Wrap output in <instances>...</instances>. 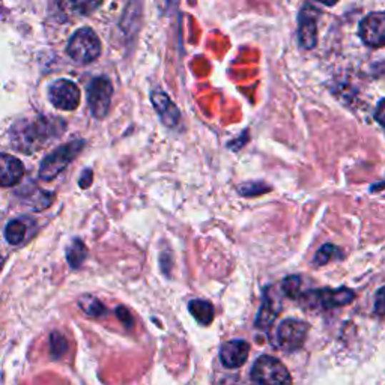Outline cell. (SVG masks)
Instances as JSON below:
<instances>
[{
	"mask_svg": "<svg viewBox=\"0 0 385 385\" xmlns=\"http://www.w3.org/2000/svg\"><path fill=\"white\" fill-rule=\"evenodd\" d=\"M62 119H47L38 118L31 122L17 124L12 130V146L23 152H35L39 148L46 146L49 140L61 136L62 130H58V125H64Z\"/></svg>",
	"mask_w": 385,
	"mask_h": 385,
	"instance_id": "cell-1",
	"label": "cell"
},
{
	"mask_svg": "<svg viewBox=\"0 0 385 385\" xmlns=\"http://www.w3.org/2000/svg\"><path fill=\"white\" fill-rule=\"evenodd\" d=\"M251 379L259 385H292V376L286 366L271 355H261L254 361Z\"/></svg>",
	"mask_w": 385,
	"mask_h": 385,
	"instance_id": "cell-2",
	"label": "cell"
},
{
	"mask_svg": "<svg viewBox=\"0 0 385 385\" xmlns=\"http://www.w3.org/2000/svg\"><path fill=\"white\" fill-rule=\"evenodd\" d=\"M66 53L77 64H91L101 54V42L92 29L83 27L69 38Z\"/></svg>",
	"mask_w": 385,
	"mask_h": 385,
	"instance_id": "cell-3",
	"label": "cell"
},
{
	"mask_svg": "<svg viewBox=\"0 0 385 385\" xmlns=\"http://www.w3.org/2000/svg\"><path fill=\"white\" fill-rule=\"evenodd\" d=\"M83 146V140H74L68 145L54 149V152H51L47 159L41 163L39 178L42 181H51L53 178L58 176L61 172H64V169H66L68 164L73 163V160L81 152Z\"/></svg>",
	"mask_w": 385,
	"mask_h": 385,
	"instance_id": "cell-4",
	"label": "cell"
},
{
	"mask_svg": "<svg viewBox=\"0 0 385 385\" xmlns=\"http://www.w3.org/2000/svg\"><path fill=\"white\" fill-rule=\"evenodd\" d=\"M309 334V324L299 319H286L283 321L276 334L277 346L286 352L298 351L303 348Z\"/></svg>",
	"mask_w": 385,
	"mask_h": 385,
	"instance_id": "cell-5",
	"label": "cell"
},
{
	"mask_svg": "<svg viewBox=\"0 0 385 385\" xmlns=\"http://www.w3.org/2000/svg\"><path fill=\"white\" fill-rule=\"evenodd\" d=\"M304 303H309L310 307H322V309H334L348 306L355 299V292L348 288L340 289H321L310 291L303 295Z\"/></svg>",
	"mask_w": 385,
	"mask_h": 385,
	"instance_id": "cell-6",
	"label": "cell"
},
{
	"mask_svg": "<svg viewBox=\"0 0 385 385\" xmlns=\"http://www.w3.org/2000/svg\"><path fill=\"white\" fill-rule=\"evenodd\" d=\"M113 86L111 81L107 77H96L88 86V103L91 107L92 115L98 119H101L107 115L111 103Z\"/></svg>",
	"mask_w": 385,
	"mask_h": 385,
	"instance_id": "cell-7",
	"label": "cell"
},
{
	"mask_svg": "<svg viewBox=\"0 0 385 385\" xmlns=\"http://www.w3.org/2000/svg\"><path fill=\"white\" fill-rule=\"evenodd\" d=\"M49 96L51 104L59 110H74L80 103V89L71 80H58L50 84Z\"/></svg>",
	"mask_w": 385,
	"mask_h": 385,
	"instance_id": "cell-8",
	"label": "cell"
},
{
	"mask_svg": "<svg viewBox=\"0 0 385 385\" xmlns=\"http://www.w3.org/2000/svg\"><path fill=\"white\" fill-rule=\"evenodd\" d=\"M360 36L369 47L385 46V11L370 12L360 23Z\"/></svg>",
	"mask_w": 385,
	"mask_h": 385,
	"instance_id": "cell-9",
	"label": "cell"
},
{
	"mask_svg": "<svg viewBox=\"0 0 385 385\" xmlns=\"http://www.w3.org/2000/svg\"><path fill=\"white\" fill-rule=\"evenodd\" d=\"M319 16V11L309 4H306L299 12V44L307 50L316 47Z\"/></svg>",
	"mask_w": 385,
	"mask_h": 385,
	"instance_id": "cell-10",
	"label": "cell"
},
{
	"mask_svg": "<svg viewBox=\"0 0 385 385\" xmlns=\"http://www.w3.org/2000/svg\"><path fill=\"white\" fill-rule=\"evenodd\" d=\"M250 345L246 340H229L220 348L221 364L227 369H238L249 359Z\"/></svg>",
	"mask_w": 385,
	"mask_h": 385,
	"instance_id": "cell-11",
	"label": "cell"
},
{
	"mask_svg": "<svg viewBox=\"0 0 385 385\" xmlns=\"http://www.w3.org/2000/svg\"><path fill=\"white\" fill-rule=\"evenodd\" d=\"M24 176V166L16 156L0 152V187H14Z\"/></svg>",
	"mask_w": 385,
	"mask_h": 385,
	"instance_id": "cell-12",
	"label": "cell"
},
{
	"mask_svg": "<svg viewBox=\"0 0 385 385\" xmlns=\"http://www.w3.org/2000/svg\"><path fill=\"white\" fill-rule=\"evenodd\" d=\"M151 99H152V104H154L156 113H159L161 121L167 126H175L179 122V118H181L179 110L172 103V99H170L164 92H160V91L152 92Z\"/></svg>",
	"mask_w": 385,
	"mask_h": 385,
	"instance_id": "cell-13",
	"label": "cell"
},
{
	"mask_svg": "<svg viewBox=\"0 0 385 385\" xmlns=\"http://www.w3.org/2000/svg\"><path fill=\"white\" fill-rule=\"evenodd\" d=\"M279 311H280L279 299L276 296H273V294H271V291L268 289L265 294L264 304L258 313V318H256V326L264 331L269 330V328L274 325V322L279 316Z\"/></svg>",
	"mask_w": 385,
	"mask_h": 385,
	"instance_id": "cell-14",
	"label": "cell"
},
{
	"mask_svg": "<svg viewBox=\"0 0 385 385\" xmlns=\"http://www.w3.org/2000/svg\"><path fill=\"white\" fill-rule=\"evenodd\" d=\"M189 310L201 325H209L214 321V307L205 299H193L189 304Z\"/></svg>",
	"mask_w": 385,
	"mask_h": 385,
	"instance_id": "cell-15",
	"label": "cell"
},
{
	"mask_svg": "<svg viewBox=\"0 0 385 385\" xmlns=\"http://www.w3.org/2000/svg\"><path fill=\"white\" fill-rule=\"evenodd\" d=\"M5 238L11 246L21 244L26 238V226L19 220L9 221L5 229Z\"/></svg>",
	"mask_w": 385,
	"mask_h": 385,
	"instance_id": "cell-16",
	"label": "cell"
},
{
	"mask_svg": "<svg viewBox=\"0 0 385 385\" xmlns=\"http://www.w3.org/2000/svg\"><path fill=\"white\" fill-rule=\"evenodd\" d=\"M86 256H88V250H86V247H84V244L80 239H76L73 242V246L68 249V253H66L68 262L73 268L81 266L83 261L86 259Z\"/></svg>",
	"mask_w": 385,
	"mask_h": 385,
	"instance_id": "cell-17",
	"label": "cell"
},
{
	"mask_svg": "<svg viewBox=\"0 0 385 385\" xmlns=\"http://www.w3.org/2000/svg\"><path fill=\"white\" fill-rule=\"evenodd\" d=\"M79 303H80V307L83 309V311L89 316L98 318V316H103L106 313V307L94 296H83V298H80Z\"/></svg>",
	"mask_w": 385,
	"mask_h": 385,
	"instance_id": "cell-18",
	"label": "cell"
},
{
	"mask_svg": "<svg viewBox=\"0 0 385 385\" xmlns=\"http://www.w3.org/2000/svg\"><path fill=\"white\" fill-rule=\"evenodd\" d=\"M68 351V341L61 333H53L50 337V354L54 360H59Z\"/></svg>",
	"mask_w": 385,
	"mask_h": 385,
	"instance_id": "cell-19",
	"label": "cell"
},
{
	"mask_svg": "<svg viewBox=\"0 0 385 385\" xmlns=\"http://www.w3.org/2000/svg\"><path fill=\"white\" fill-rule=\"evenodd\" d=\"M281 291L286 296L298 298L299 292H301V279L298 276H289L283 280Z\"/></svg>",
	"mask_w": 385,
	"mask_h": 385,
	"instance_id": "cell-20",
	"label": "cell"
},
{
	"mask_svg": "<svg viewBox=\"0 0 385 385\" xmlns=\"http://www.w3.org/2000/svg\"><path fill=\"white\" fill-rule=\"evenodd\" d=\"M339 253H340V251H339L337 247H334V246H331V244H325V246H322V247L318 250V253H316V256H315V264H316L318 266L326 265V264L330 262L331 259H336Z\"/></svg>",
	"mask_w": 385,
	"mask_h": 385,
	"instance_id": "cell-21",
	"label": "cell"
},
{
	"mask_svg": "<svg viewBox=\"0 0 385 385\" xmlns=\"http://www.w3.org/2000/svg\"><path fill=\"white\" fill-rule=\"evenodd\" d=\"M375 313L379 316H385V286L375 295Z\"/></svg>",
	"mask_w": 385,
	"mask_h": 385,
	"instance_id": "cell-22",
	"label": "cell"
},
{
	"mask_svg": "<svg viewBox=\"0 0 385 385\" xmlns=\"http://www.w3.org/2000/svg\"><path fill=\"white\" fill-rule=\"evenodd\" d=\"M265 190H268L264 184H249L241 187V194L251 196V194H262Z\"/></svg>",
	"mask_w": 385,
	"mask_h": 385,
	"instance_id": "cell-23",
	"label": "cell"
},
{
	"mask_svg": "<svg viewBox=\"0 0 385 385\" xmlns=\"http://www.w3.org/2000/svg\"><path fill=\"white\" fill-rule=\"evenodd\" d=\"M116 315H118V318L124 322L125 326H133V318H131V315H130V311H128L126 309L118 307Z\"/></svg>",
	"mask_w": 385,
	"mask_h": 385,
	"instance_id": "cell-24",
	"label": "cell"
},
{
	"mask_svg": "<svg viewBox=\"0 0 385 385\" xmlns=\"http://www.w3.org/2000/svg\"><path fill=\"white\" fill-rule=\"evenodd\" d=\"M375 118L382 126H385V98L378 104L376 111H375Z\"/></svg>",
	"mask_w": 385,
	"mask_h": 385,
	"instance_id": "cell-25",
	"label": "cell"
}]
</instances>
